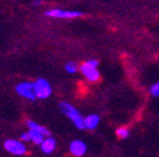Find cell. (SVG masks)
<instances>
[{
  "mask_svg": "<svg viewBox=\"0 0 159 157\" xmlns=\"http://www.w3.org/2000/svg\"><path fill=\"white\" fill-rule=\"evenodd\" d=\"M47 17L57 18V19H72V18H79L82 17L83 12L81 11H69V10H61V9H52L48 10L44 13Z\"/></svg>",
  "mask_w": 159,
  "mask_h": 157,
  "instance_id": "5b68a950",
  "label": "cell"
},
{
  "mask_svg": "<svg viewBox=\"0 0 159 157\" xmlns=\"http://www.w3.org/2000/svg\"><path fill=\"white\" fill-rule=\"evenodd\" d=\"M34 92L37 98L39 99H47L51 96L52 88L49 81L44 78H39L34 83Z\"/></svg>",
  "mask_w": 159,
  "mask_h": 157,
  "instance_id": "3957f363",
  "label": "cell"
},
{
  "mask_svg": "<svg viewBox=\"0 0 159 157\" xmlns=\"http://www.w3.org/2000/svg\"><path fill=\"white\" fill-rule=\"evenodd\" d=\"M116 135L118 136L119 138H123V140L127 138L129 136V130H128V128H126V126H122V128H118L116 130Z\"/></svg>",
  "mask_w": 159,
  "mask_h": 157,
  "instance_id": "7c38bea8",
  "label": "cell"
},
{
  "mask_svg": "<svg viewBox=\"0 0 159 157\" xmlns=\"http://www.w3.org/2000/svg\"><path fill=\"white\" fill-rule=\"evenodd\" d=\"M42 1H33V5H40Z\"/></svg>",
  "mask_w": 159,
  "mask_h": 157,
  "instance_id": "2e32d148",
  "label": "cell"
},
{
  "mask_svg": "<svg viewBox=\"0 0 159 157\" xmlns=\"http://www.w3.org/2000/svg\"><path fill=\"white\" fill-rule=\"evenodd\" d=\"M99 123V117L97 114H91V116L84 118V126L89 130H94Z\"/></svg>",
  "mask_w": 159,
  "mask_h": 157,
  "instance_id": "30bf717a",
  "label": "cell"
},
{
  "mask_svg": "<svg viewBox=\"0 0 159 157\" xmlns=\"http://www.w3.org/2000/svg\"><path fill=\"white\" fill-rule=\"evenodd\" d=\"M97 66H98V62L96 59H89L80 66V69L87 80L95 83L99 79V71L97 70Z\"/></svg>",
  "mask_w": 159,
  "mask_h": 157,
  "instance_id": "7a4b0ae2",
  "label": "cell"
},
{
  "mask_svg": "<svg viewBox=\"0 0 159 157\" xmlns=\"http://www.w3.org/2000/svg\"><path fill=\"white\" fill-rule=\"evenodd\" d=\"M149 93H150L152 97H159V81L154 83V85L149 88Z\"/></svg>",
  "mask_w": 159,
  "mask_h": 157,
  "instance_id": "5bb4252c",
  "label": "cell"
},
{
  "mask_svg": "<svg viewBox=\"0 0 159 157\" xmlns=\"http://www.w3.org/2000/svg\"><path fill=\"white\" fill-rule=\"evenodd\" d=\"M27 126L29 128V130L35 131V132H38V133H41V134L47 136V138H50V136H51V133H50V131L48 130L47 128L41 126V125H39L38 123H35L34 121H32V120L27 121Z\"/></svg>",
  "mask_w": 159,
  "mask_h": 157,
  "instance_id": "9c48e42d",
  "label": "cell"
},
{
  "mask_svg": "<svg viewBox=\"0 0 159 157\" xmlns=\"http://www.w3.org/2000/svg\"><path fill=\"white\" fill-rule=\"evenodd\" d=\"M3 147L6 151L17 156H21L27 153V147L22 142L18 140H7L3 143Z\"/></svg>",
  "mask_w": 159,
  "mask_h": 157,
  "instance_id": "8992f818",
  "label": "cell"
},
{
  "mask_svg": "<svg viewBox=\"0 0 159 157\" xmlns=\"http://www.w3.org/2000/svg\"><path fill=\"white\" fill-rule=\"evenodd\" d=\"M40 146H41V151L44 154H51L55 150V147H57V142H55V140L52 136H50V138H45Z\"/></svg>",
  "mask_w": 159,
  "mask_h": 157,
  "instance_id": "ba28073f",
  "label": "cell"
},
{
  "mask_svg": "<svg viewBox=\"0 0 159 157\" xmlns=\"http://www.w3.org/2000/svg\"><path fill=\"white\" fill-rule=\"evenodd\" d=\"M87 146L83 141L81 140H74L70 143V152L74 156L81 157L86 153Z\"/></svg>",
  "mask_w": 159,
  "mask_h": 157,
  "instance_id": "52a82bcc",
  "label": "cell"
},
{
  "mask_svg": "<svg viewBox=\"0 0 159 157\" xmlns=\"http://www.w3.org/2000/svg\"><path fill=\"white\" fill-rule=\"evenodd\" d=\"M20 138H21L22 141H30V138H29V134H28V132L21 133V135H20Z\"/></svg>",
  "mask_w": 159,
  "mask_h": 157,
  "instance_id": "9a60e30c",
  "label": "cell"
},
{
  "mask_svg": "<svg viewBox=\"0 0 159 157\" xmlns=\"http://www.w3.org/2000/svg\"><path fill=\"white\" fill-rule=\"evenodd\" d=\"M28 134H29V138H30V141L33 142L34 144H38V145H41L42 142L45 140V136L42 135L41 133H38L35 131H31L29 130L28 131Z\"/></svg>",
  "mask_w": 159,
  "mask_h": 157,
  "instance_id": "8fae6325",
  "label": "cell"
},
{
  "mask_svg": "<svg viewBox=\"0 0 159 157\" xmlns=\"http://www.w3.org/2000/svg\"><path fill=\"white\" fill-rule=\"evenodd\" d=\"M59 108L63 114H65L70 120L74 123V125L79 130H84V118H83L82 114L80 113V111L75 107H73L71 103L63 101V102L59 103Z\"/></svg>",
  "mask_w": 159,
  "mask_h": 157,
  "instance_id": "6da1fadb",
  "label": "cell"
},
{
  "mask_svg": "<svg viewBox=\"0 0 159 157\" xmlns=\"http://www.w3.org/2000/svg\"><path fill=\"white\" fill-rule=\"evenodd\" d=\"M16 91L18 92V95H20L23 98H27L31 101H34L37 99L34 92V83H29V81H25V83H21L19 85L16 86Z\"/></svg>",
  "mask_w": 159,
  "mask_h": 157,
  "instance_id": "277c9868",
  "label": "cell"
},
{
  "mask_svg": "<svg viewBox=\"0 0 159 157\" xmlns=\"http://www.w3.org/2000/svg\"><path fill=\"white\" fill-rule=\"evenodd\" d=\"M79 69V66L75 62H69L66 65H65V70L69 73V74H75Z\"/></svg>",
  "mask_w": 159,
  "mask_h": 157,
  "instance_id": "4fadbf2b",
  "label": "cell"
}]
</instances>
